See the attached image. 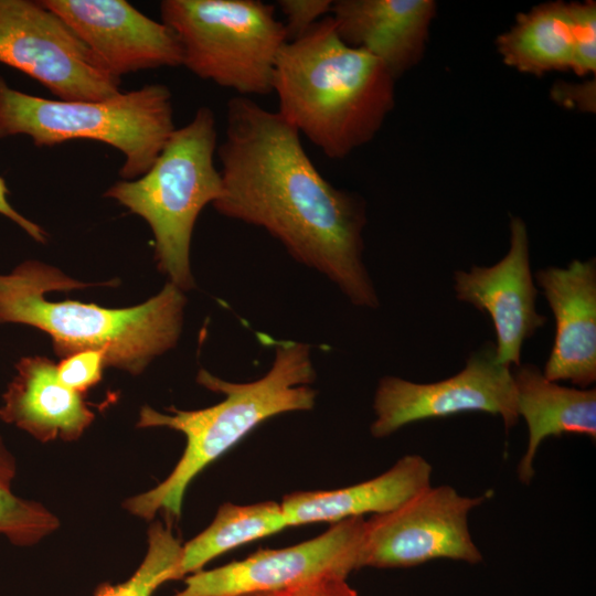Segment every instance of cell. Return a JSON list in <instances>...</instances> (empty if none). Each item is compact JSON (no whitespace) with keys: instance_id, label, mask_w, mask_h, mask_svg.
Returning a JSON list of instances; mask_svg holds the SVG:
<instances>
[{"instance_id":"d4e9b609","label":"cell","mask_w":596,"mask_h":596,"mask_svg":"<svg viewBox=\"0 0 596 596\" xmlns=\"http://www.w3.org/2000/svg\"><path fill=\"white\" fill-rule=\"evenodd\" d=\"M332 0H278L285 17L284 26L288 41L306 34L316 23L331 13Z\"/></svg>"},{"instance_id":"ac0fdd59","label":"cell","mask_w":596,"mask_h":596,"mask_svg":"<svg viewBox=\"0 0 596 596\" xmlns=\"http://www.w3.org/2000/svg\"><path fill=\"white\" fill-rule=\"evenodd\" d=\"M512 375L518 415L524 418L529 434L517 472L519 480L529 485L535 455L545 438L577 434L596 439V390L560 385L533 364L514 366Z\"/></svg>"},{"instance_id":"30bf717a","label":"cell","mask_w":596,"mask_h":596,"mask_svg":"<svg viewBox=\"0 0 596 596\" xmlns=\"http://www.w3.org/2000/svg\"><path fill=\"white\" fill-rule=\"evenodd\" d=\"M365 520L351 518L302 543L259 550L242 561L188 575L171 596H238L301 586L324 578L347 579L362 568Z\"/></svg>"},{"instance_id":"d6986e66","label":"cell","mask_w":596,"mask_h":596,"mask_svg":"<svg viewBox=\"0 0 596 596\" xmlns=\"http://www.w3.org/2000/svg\"><path fill=\"white\" fill-rule=\"evenodd\" d=\"M503 62L523 73L542 75L573 68L574 35L571 3L545 2L519 13L497 39Z\"/></svg>"},{"instance_id":"cb8c5ba5","label":"cell","mask_w":596,"mask_h":596,"mask_svg":"<svg viewBox=\"0 0 596 596\" xmlns=\"http://www.w3.org/2000/svg\"><path fill=\"white\" fill-rule=\"evenodd\" d=\"M105 368L106 353L86 349L62 358L56 364V374L65 386L84 395L102 381Z\"/></svg>"},{"instance_id":"8992f818","label":"cell","mask_w":596,"mask_h":596,"mask_svg":"<svg viewBox=\"0 0 596 596\" xmlns=\"http://www.w3.org/2000/svg\"><path fill=\"white\" fill-rule=\"evenodd\" d=\"M216 149L214 114L200 107L187 125L174 129L145 174L117 181L104 193L148 223L158 268L183 291L194 287L190 246L196 219L223 194Z\"/></svg>"},{"instance_id":"277c9868","label":"cell","mask_w":596,"mask_h":596,"mask_svg":"<svg viewBox=\"0 0 596 596\" xmlns=\"http://www.w3.org/2000/svg\"><path fill=\"white\" fill-rule=\"evenodd\" d=\"M315 379L310 345L280 341L272 368L256 381L233 383L201 369L198 383L225 396L215 405L195 411L170 406L169 413L143 405L137 427L178 430L185 436L187 443L169 476L152 489L127 499L124 508L147 521L159 511H164L171 519L180 518L185 491L205 467L266 419L313 408L317 392L309 384Z\"/></svg>"},{"instance_id":"5bb4252c","label":"cell","mask_w":596,"mask_h":596,"mask_svg":"<svg viewBox=\"0 0 596 596\" xmlns=\"http://www.w3.org/2000/svg\"><path fill=\"white\" fill-rule=\"evenodd\" d=\"M535 279L555 317V338L543 375L587 389L596 381V263L574 259L547 267Z\"/></svg>"},{"instance_id":"7c38bea8","label":"cell","mask_w":596,"mask_h":596,"mask_svg":"<svg viewBox=\"0 0 596 596\" xmlns=\"http://www.w3.org/2000/svg\"><path fill=\"white\" fill-rule=\"evenodd\" d=\"M95 54L110 74L182 66L174 31L125 0H41Z\"/></svg>"},{"instance_id":"3957f363","label":"cell","mask_w":596,"mask_h":596,"mask_svg":"<svg viewBox=\"0 0 596 596\" xmlns=\"http://www.w3.org/2000/svg\"><path fill=\"white\" fill-rule=\"evenodd\" d=\"M88 286L43 262H21L0 274V324H25L45 332L61 359L81 350H103L107 366L132 375L175 347L187 304L175 285L168 281L156 296L128 308L46 298L51 291Z\"/></svg>"},{"instance_id":"8fae6325","label":"cell","mask_w":596,"mask_h":596,"mask_svg":"<svg viewBox=\"0 0 596 596\" xmlns=\"http://www.w3.org/2000/svg\"><path fill=\"white\" fill-rule=\"evenodd\" d=\"M371 434L386 437L411 423L469 412L499 415L505 429L519 419L511 368L496 361L494 343L473 352L456 375L434 383L396 376L380 380L373 403Z\"/></svg>"},{"instance_id":"ffe728a7","label":"cell","mask_w":596,"mask_h":596,"mask_svg":"<svg viewBox=\"0 0 596 596\" xmlns=\"http://www.w3.org/2000/svg\"><path fill=\"white\" fill-rule=\"evenodd\" d=\"M288 528L280 502L264 501L240 505L223 503L211 524L182 545L174 581L203 570L213 558L245 543Z\"/></svg>"},{"instance_id":"7a4b0ae2","label":"cell","mask_w":596,"mask_h":596,"mask_svg":"<svg viewBox=\"0 0 596 596\" xmlns=\"http://www.w3.org/2000/svg\"><path fill=\"white\" fill-rule=\"evenodd\" d=\"M395 79L369 52L349 46L331 15L288 41L275 67L278 113L330 159H342L381 129Z\"/></svg>"},{"instance_id":"e0dca14e","label":"cell","mask_w":596,"mask_h":596,"mask_svg":"<svg viewBox=\"0 0 596 596\" xmlns=\"http://www.w3.org/2000/svg\"><path fill=\"white\" fill-rule=\"evenodd\" d=\"M432 473L423 456L406 455L372 479L334 490L292 492L280 505L288 526L381 514L432 485Z\"/></svg>"},{"instance_id":"9a60e30c","label":"cell","mask_w":596,"mask_h":596,"mask_svg":"<svg viewBox=\"0 0 596 596\" xmlns=\"http://www.w3.org/2000/svg\"><path fill=\"white\" fill-rule=\"evenodd\" d=\"M331 13L339 38L380 60L396 79L422 58L436 2L338 0Z\"/></svg>"},{"instance_id":"4316f807","label":"cell","mask_w":596,"mask_h":596,"mask_svg":"<svg viewBox=\"0 0 596 596\" xmlns=\"http://www.w3.org/2000/svg\"><path fill=\"white\" fill-rule=\"evenodd\" d=\"M9 189L2 177H0V214L23 230L32 240L38 243L44 244L47 240L46 232L41 225L26 219L20 212H18L13 205L9 202Z\"/></svg>"},{"instance_id":"603a6c76","label":"cell","mask_w":596,"mask_h":596,"mask_svg":"<svg viewBox=\"0 0 596 596\" xmlns=\"http://www.w3.org/2000/svg\"><path fill=\"white\" fill-rule=\"evenodd\" d=\"M573 18V68L578 76L596 72V3L570 2Z\"/></svg>"},{"instance_id":"ba28073f","label":"cell","mask_w":596,"mask_h":596,"mask_svg":"<svg viewBox=\"0 0 596 596\" xmlns=\"http://www.w3.org/2000/svg\"><path fill=\"white\" fill-rule=\"evenodd\" d=\"M0 63L61 100H102L121 92V79L41 0H0Z\"/></svg>"},{"instance_id":"9c48e42d","label":"cell","mask_w":596,"mask_h":596,"mask_svg":"<svg viewBox=\"0 0 596 596\" xmlns=\"http://www.w3.org/2000/svg\"><path fill=\"white\" fill-rule=\"evenodd\" d=\"M487 497L429 485L395 509L372 515L364 526L362 567L407 568L438 558L480 563L468 515Z\"/></svg>"},{"instance_id":"7402d4cb","label":"cell","mask_w":596,"mask_h":596,"mask_svg":"<svg viewBox=\"0 0 596 596\" xmlns=\"http://www.w3.org/2000/svg\"><path fill=\"white\" fill-rule=\"evenodd\" d=\"M147 552L132 575L118 584H100L94 596H152L163 583L174 581L182 544L171 525L155 521L148 530Z\"/></svg>"},{"instance_id":"6da1fadb","label":"cell","mask_w":596,"mask_h":596,"mask_svg":"<svg viewBox=\"0 0 596 596\" xmlns=\"http://www.w3.org/2000/svg\"><path fill=\"white\" fill-rule=\"evenodd\" d=\"M216 153L223 194L212 205L219 213L267 231L354 306H379L362 259V200L322 177L300 134L278 111L232 97Z\"/></svg>"},{"instance_id":"484cf974","label":"cell","mask_w":596,"mask_h":596,"mask_svg":"<svg viewBox=\"0 0 596 596\" xmlns=\"http://www.w3.org/2000/svg\"><path fill=\"white\" fill-rule=\"evenodd\" d=\"M238 596H359L347 579L324 578L301 586Z\"/></svg>"},{"instance_id":"2e32d148","label":"cell","mask_w":596,"mask_h":596,"mask_svg":"<svg viewBox=\"0 0 596 596\" xmlns=\"http://www.w3.org/2000/svg\"><path fill=\"white\" fill-rule=\"evenodd\" d=\"M14 366L1 396V421L41 443L77 440L95 417L84 395L58 380L56 364L46 356H22Z\"/></svg>"},{"instance_id":"5b68a950","label":"cell","mask_w":596,"mask_h":596,"mask_svg":"<svg viewBox=\"0 0 596 596\" xmlns=\"http://www.w3.org/2000/svg\"><path fill=\"white\" fill-rule=\"evenodd\" d=\"M175 126L172 94L160 83L102 100L47 99L11 87L0 74V139L26 136L36 147L89 139L124 155L123 180L145 174Z\"/></svg>"},{"instance_id":"4fadbf2b","label":"cell","mask_w":596,"mask_h":596,"mask_svg":"<svg viewBox=\"0 0 596 596\" xmlns=\"http://www.w3.org/2000/svg\"><path fill=\"white\" fill-rule=\"evenodd\" d=\"M510 232V249L496 265L455 273L457 298L490 316L497 334L496 361L508 368L520 365L524 340L546 321L535 310L538 289L531 275L523 220L511 219Z\"/></svg>"},{"instance_id":"52a82bcc","label":"cell","mask_w":596,"mask_h":596,"mask_svg":"<svg viewBox=\"0 0 596 596\" xmlns=\"http://www.w3.org/2000/svg\"><path fill=\"white\" fill-rule=\"evenodd\" d=\"M161 21L177 34L182 66L240 96L273 93L288 42L276 7L260 0H163Z\"/></svg>"},{"instance_id":"44dd1931","label":"cell","mask_w":596,"mask_h":596,"mask_svg":"<svg viewBox=\"0 0 596 596\" xmlns=\"http://www.w3.org/2000/svg\"><path fill=\"white\" fill-rule=\"evenodd\" d=\"M17 460L0 435V535L14 546L29 547L55 532L60 521L41 502L13 492Z\"/></svg>"}]
</instances>
